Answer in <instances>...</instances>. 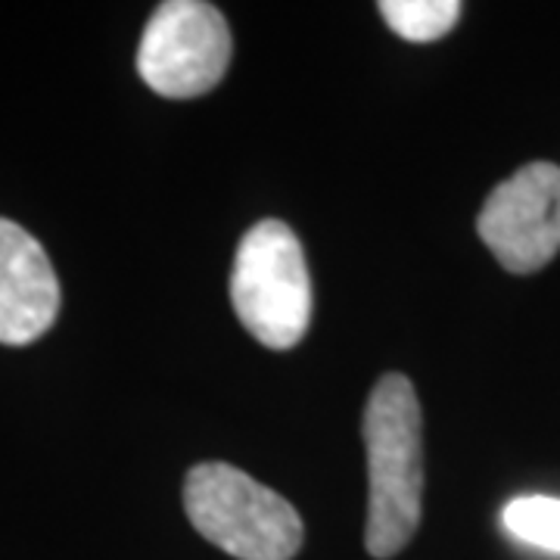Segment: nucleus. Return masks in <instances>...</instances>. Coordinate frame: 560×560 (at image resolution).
Returning <instances> with one entry per match:
<instances>
[{"label":"nucleus","mask_w":560,"mask_h":560,"mask_svg":"<svg viewBox=\"0 0 560 560\" xmlns=\"http://www.w3.org/2000/svg\"><path fill=\"white\" fill-rule=\"evenodd\" d=\"M368 445V551L393 558L420 526L423 499V423L415 386L401 374H386L364 408Z\"/></svg>","instance_id":"obj_1"},{"label":"nucleus","mask_w":560,"mask_h":560,"mask_svg":"<svg viewBox=\"0 0 560 560\" xmlns=\"http://www.w3.org/2000/svg\"><path fill=\"white\" fill-rule=\"evenodd\" d=\"M184 508L202 539L237 560H293L305 539L290 501L219 460L187 474Z\"/></svg>","instance_id":"obj_2"},{"label":"nucleus","mask_w":560,"mask_h":560,"mask_svg":"<svg viewBox=\"0 0 560 560\" xmlns=\"http://www.w3.org/2000/svg\"><path fill=\"white\" fill-rule=\"evenodd\" d=\"M231 300L243 327L268 349H293L312 318V280L296 234L283 221H259L237 246Z\"/></svg>","instance_id":"obj_3"},{"label":"nucleus","mask_w":560,"mask_h":560,"mask_svg":"<svg viewBox=\"0 0 560 560\" xmlns=\"http://www.w3.org/2000/svg\"><path fill=\"white\" fill-rule=\"evenodd\" d=\"M231 66V28L219 7L165 0L150 16L138 50V72L156 94L190 101L209 94Z\"/></svg>","instance_id":"obj_4"},{"label":"nucleus","mask_w":560,"mask_h":560,"mask_svg":"<svg viewBox=\"0 0 560 560\" xmlns=\"http://www.w3.org/2000/svg\"><path fill=\"white\" fill-rule=\"evenodd\" d=\"M482 243L514 275H533L560 249V168L529 162L501 180L477 219Z\"/></svg>","instance_id":"obj_5"},{"label":"nucleus","mask_w":560,"mask_h":560,"mask_svg":"<svg viewBox=\"0 0 560 560\" xmlns=\"http://www.w3.org/2000/svg\"><path fill=\"white\" fill-rule=\"evenodd\" d=\"M60 315V280L40 246L16 221L0 219V342L28 346Z\"/></svg>","instance_id":"obj_6"},{"label":"nucleus","mask_w":560,"mask_h":560,"mask_svg":"<svg viewBox=\"0 0 560 560\" xmlns=\"http://www.w3.org/2000/svg\"><path fill=\"white\" fill-rule=\"evenodd\" d=\"M386 25L405 40H436L455 28L458 0H383L377 7Z\"/></svg>","instance_id":"obj_7"},{"label":"nucleus","mask_w":560,"mask_h":560,"mask_svg":"<svg viewBox=\"0 0 560 560\" xmlns=\"http://www.w3.org/2000/svg\"><path fill=\"white\" fill-rule=\"evenodd\" d=\"M501 523L514 539L541 548V551L560 555V499L521 495V499L504 504Z\"/></svg>","instance_id":"obj_8"}]
</instances>
